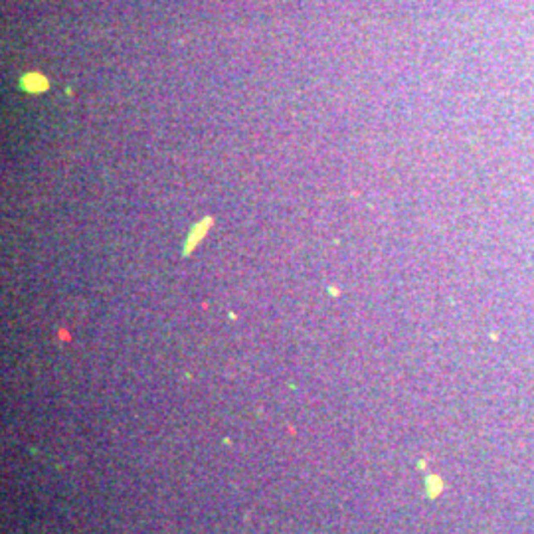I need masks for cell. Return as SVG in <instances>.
Masks as SVG:
<instances>
[{
    "instance_id": "cell-1",
    "label": "cell",
    "mask_w": 534,
    "mask_h": 534,
    "mask_svg": "<svg viewBox=\"0 0 534 534\" xmlns=\"http://www.w3.org/2000/svg\"><path fill=\"white\" fill-rule=\"evenodd\" d=\"M22 83H24V87H26L28 91H44V89H46V79L40 77L38 73L26 75V77L22 79Z\"/></svg>"
}]
</instances>
